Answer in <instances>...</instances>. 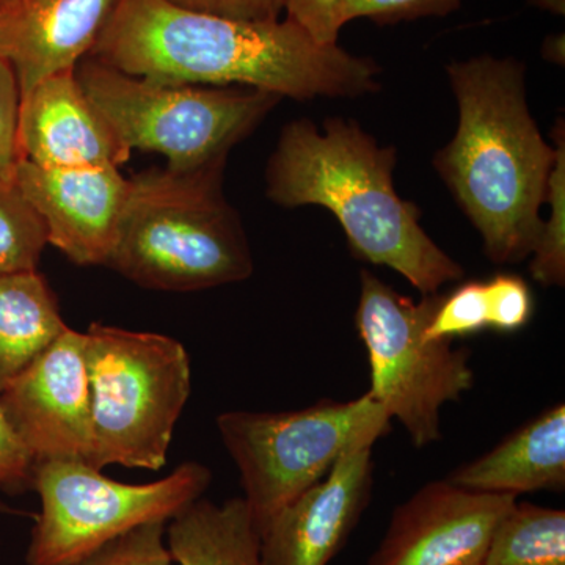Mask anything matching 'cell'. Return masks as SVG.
I'll use <instances>...</instances> for the list:
<instances>
[{
  "label": "cell",
  "instance_id": "cell-23",
  "mask_svg": "<svg viewBox=\"0 0 565 565\" xmlns=\"http://www.w3.org/2000/svg\"><path fill=\"white\" fill-rule=\"evenodd\" d=\"M484 282L487 329L501 333L522 330L534 315L530 285L514 274H498Z\"/></svg>",
  "mask_w": 565,
  "mask_h": 565
},
{
  "label": "cell",
  "instance_id": "cell-5",
  "mask_svg": "<svg viewBox=\"0 0 565 565\" xmlns=\"http://www.w3.org/2000/svg\"><path fill=\"white\" fill-rule=\"evenodd\" d=\"M85 334L95 451L92 467L159 471L192 393L188 351L167 334L93 322Z\"/></svg>",
  "mask_w": 565,
  "mask_h": 565
},
{
  "label": "cell",
  "instance_id": "cell-7",
  "mask_svg": "<svg viewBox=\"0 0 565 565\" xmlns=\"http://www.w3.org/2000/svg\"><path fill=\"white\" fill-rule=\"evenodd\" d=\"M215 423L262 535L285 505L326 478L345 452L373 448L390 433L392 418L364 393L343 403L319 401L302 411L225 412Z\"/></svg>",
  "mask_w": 565,
  "mask_h": 565
},
{
  "label": "cell",
  "instance_id": "cell-26",
  "mask_svg": "<svg viewBox=\"0 0 565 565\" xmlns=\"http://www.w3.org/2000/svg\"><path fill=\"white\" fill-rule=\"evenodd\" d=\"M349 0H285L286 20L321 44H338Z\"/></svg>",
  "mask_w": 565,
  "mask_h": 565
},
{
  "label": "cell",
  "instance_id": "cell-29",
  "mask_svg": "<svg viewBox=\"0 0 565 565\" xmlns=\"http://www.w3.org/2000/svg\"><path fill=\"white\" fill-rule=\"evenodd\" d=\"M174 6L236 21L280 20L285 0H170Z\"/></svg>",
  "mask_w": 565,
  "mask_h": 565
},
{
  "label": "cell",
  "instance_id": "cell-28",
  "mask_svg": "<svg viewBox=\"0 0 565 565\" xmlns=\"http://www.w3.org/2000/svg\"><path fill=\"white\" fill-rule=\"evenodd\" d=\"M35 460L20 440L0 405V490L17 493L32 489Z\"/></svg>",
  "mask_w": 565,
  "mask_h": 565
},
{
  "label": "cell",
  "instance_id": "cell-12",
  "mask_svg": "<svg viewBox=\"0 0 565 565\" xmlns=\"http://www.w3.org/2000/svg\"><path fill=\"white\" fill-rule=\"evenodd\" d=\"M13 181L46 226L47 243L77 266L109 264L129 193L120 169L20 161Z\"/></svg>",
  "mask_w": 565,
  "mask_h": 565
},
{
  "label": "cell",
  "instance_id": "cell-10",
  "mask_svg": "<svg viewBox=\"0 0 565 565\" xmlns=\"http://www.w3.org/2000/svg\"><path fill=\"white\" fill-rule=\"evenodd\" d=\"M0 405L35 465L74 460L92 467L95 434L84 332L68 327L0 392Z\"/></svg>",
  "mask_w": 565,
  "mask_h": 565
},
{
  "label": "cell",
  "instance_id": "cell-25",
  "mask_svg": "<svg viewBox=\"0 0 565 565\" xmlns=\"http://www.w3.org/2000/svg\"><path fill=\"white\" fill-rule=\"evenodd\" d=\"M462 0H349L344 25L351 21H373L377 25L399 24L419 18L446 17L460 9Z\"/></svg>",
  "mask_w": 565,
  "mask_h": 565
},
{
  "label": "cell",
  "instance_id": "cell-13",
  "mask_svg": "<svg viewBox=\"0 0 565 565\" xmlns=\"http://www.w3.org/2000/svg\"><path fill=\"white\" fill-rule=\"evenodd\" d=\"M373 475V448L345 452L264 527L263 565H329L370 503Z\"/></svg>",
  "mask_w": 565,
  "mask_h": 565
},
{
  "label": "cell",
  "instance_id": "cell-3",
  "mask_svg": "<svg viewBox=\"0 0 565 565\" xmlns=\"http://www.w3.org/2000/svg\"><path fill=\"white\" fill-rule=\"evenodd\" d=\"M397 151L381 147L355 121L329 118L282 128L267 163V196L285 207L332 212L356 258L385 266L423 296L462 280L463 269L430 239L422 211L396 193Z\"/></svg>",
  "mask_w": 565,
  "mask_h": 565
},
{
  "label": "cell",
  "instance_id": "cell-6",
  "mask_svg": "<svg viewBox=\"0 0 565 565\" xmlns=\"http://www.w3.org/2000/svg\"><path fill=\"white\" fill-rule=\"evenodd\" d=\"M76 76L129 151L158 152L173 172L225 163L281 102L255 88L156 84L92 57L82 58Z\"/></svg>",
  "mask_w": 565,
  "mask_h": 565
},
{
  "label": "cell",
  "instance_id": "cell-1",
  "mask_svg": "<svg viewBox=\"0 0 565 565\" xmlns=\"http://www.w3.org/2000/svg\"><path fill=\"white\" fill-rule=\"evenodd\" d=\"M87 57L163 85L245 87L280 98H356L379 90L381 68L296 22L236 21L170 0H118Z\"/></svg>",
  "mask_w": 565,
  "mask_h": 565
},
{
  "label": "cell",
  "instance_id": "cell-24",
  "mask_svg": "<svg viewBox=\"0 0 565 565\" xmlns=\"http://www.w3.org/2000/svg\"><path fill=\"white\" fill-rule=\"evenodd\" d=\"M166 526L159 522L137 527L73 565H173Z\"/></svg>",
  "mask_w": 565,
  "mask_h": 565
},
{
  "label": "cell",
  "instance_id": "cell-16",
  "mask_svg": "<svg viewBox=\"0 0 565 565\" xmlns=\"http://www.w3.org/2000/svg\"><path fill=\"white\" fill-rule=\"evenodd\" d=\"M449 482L481 493L563 492L565 405L556 404L504 438L484 456L449 475Z\"/></svg>",
  "mask_w": 565,
  "mask_h": 565
},
{
  "label": "cell",
  "instance_id": "cell-17",
  "mask_svg": "<svg viewBox=\"0 0 565 565\" xmlns=\"http://www.w3.org/2000/svg\"><path fill=\"white\" fill-rule=\"evenodd\" d=\"M166 544L178 565H263L262 535L244 498H200L170 520Z\"/></svg>",
  "mask_w": 565,
  "mask_h": 565
},
{
  "label": "cell",
  "instance_id": "cell-33",
  "mask_svg": "<svg viewBox=\"0 0 565 565\" xmlns=\"http://www.w3.org/2000/svg\"><path fill=\"white\" fill-rule=\"evenodd\" d=\"M9 2V0H0V3Z\"/></svg>",
  "mask_w": 565,
  "mask_h": 565
},
{
  "label": "cell",
  "instance_id": "cell-21",
  "mask_svg": "<svg viewBox=\"0 0 565 565\" xmlns=\"http://www.w3.org/2000/svg\"><path fill=\"white\" fill-rule=\"evenodd\" d=\"M556 158L550 173L545 203L550 206L548 218L542 223L541 234L530 263V274L539 285L561 286L565 282V132L564 121L553 129Z\"/></svg>",
  "mask_w": 565,
  "mask_h": 565
},
{
  "label": "cell",
  "instance_id": "cell-2",
  "mask_svg": "<svg viewBox=\"0 0 565 565\" xmlns=\"http://www.w3.org/2000/svg\"><path fill=\"white\" fill-rule=\"evenodd\" d=\"M459 122L434 167L482 237L494 264L523 262L542 230L556 150L526 102L525 65L481 55L446 66Z\"/></svg>",
  "mask_w": 565,
  "mask_h": 565
},
{
  "label": "cell",
  "instance_id": "cell-14",
  "mask_svg": "<svg viewBox=\"0 0 565 565\" xmlns=\"http://www.w3.org/2000/svg\"><path fill=\"white\" fill-rule=\"evenodd\" d=\"M20 161L52 169L117 167L131 158L77 81L76 68L44 77L22 93Z\"/></svg>",
  "mask_w": 565,
  "mask_h": 565
},
{
  "label": "cell",
  "instance_id": "cell-19",
  "mask_svg": "<svg viewBox=\"0 0 565 565\" xmlns=\"http://www.w3.org/2000/svg\"><path fill=\"white\" fill-rule=\"evenodd\" d=\"M484 565H565L563 509L515 501L494 527Z\"/></svg>",
  "mask_w": 565,
  "mask_h": 565
},
{
  "label": "cell",
  "instance_id": "cell-9",
  "mask_svg": "<svg viewBox=\"0 0 565 565\" xmlns=\"http://www.w3.org/2000/svg\"><path fill=\"white\" fill-rule=\"evenodd\" d=\"M103 470L74 460L35 465L32 489L40 514L31 534L28 565H73L150 523H169L203 498L211 484L206 465L185 462L148 484L114 481Z\"/></svg>",
  "mask_w": 565,
  "mask_h": 565
},
{
  "label": "cell",
  "instance_id": "cell-22",
  "mask_svg": "<svg viewBox=\"0 0 565 565\" xmlns=\"http://www.w3.org/2000/svg\"><path fill=\"white\" fill-rule=\"evenodd\" d=\"M487 329L486 282H462L455 291L441 296L440 303L427 326V340L468 337Z\"/></svg>",
  "mask_w": 565,
  "mask_h": 565
},
{
  "label": "cell",
  "instance_id": "cell-20",
  "mask_svg": "<svg viewBox=\"0 0 565 565\" xmlns=\"http://www.w3.org/2000/svg\"><path fill=\"white\" fill-rule=\"evenodd\" d=\"M47 232L13 178L0 177V274L39 270Z\"/></svg>",
  "mask_w": 565,
  "mask_h": 565
},
{
  "label": "cell",
  "instance_id": "cell-18",
  "mask_svg": "<svg viewBox=\"0 0 565 565\" xmlns=\"http://www.w3.org/2000/svg\"><path fill=\"white\" fill-rule=\"evenodd\" d=\"M66 329L57 297L39 270L0 274V392Z\"/></svg>",
  "mask_w": 565,
  "mask_h": 565
},
{
  "label": "cell",
  "instance_id": "cell-32",
  "mask_svg": "<svg viewBox=\"0 0 565 565\" xmlns=\"http://www.w3.org/2000/svg\"><path fill=\"white\" fill-rule=\"evenodd\" d=\"M0 511H9V509L6 508L2 503H0Z\"/></svg>",
  "mask_w": 565,
  "mask_h": 565
},
{
  "label": "cell",
  "instance_id": "cell-15",
  "mask_svg": "<svg viewBox=\"0 0 565 565\" xmlns=\"http://www.w3.org/2000/svg\"><path fill=\"white\" fill-rule=\"evenodd\" d=\"M118 0H9L0 3V58L17 74L20 92L74 70L87 57Z\"/></svg>",
  "mask_w": 565,
  "mask_h": 565
},
{
  "label": "cell",
  "instance_id": "cell-31",
  "mask_svg": "<svg viewBox=\"0 0 565 565\" xmlns=\"http://www.w3.org/2000/svg\"><path fill=\"white\" fill-rule=\"evenodd\" d=\"M530 3L555 14H564V0H530Z\"/></svg>",
  "mask_w": 565,
  "mask_h": 565
},
{
  "label": "cell",
  "instance_id": "cell-11",
  "mask_svg": "<svg viewBox=\"0 0 565 565\" xmlns=\"http://www.w3.org/2000/svg\"><path fill=\"white\" fill-rule=\"evenodd\" d=\"M515 501L448 479L429 482L394 509L367 565H484L494 527Z\"/></svg>",
  "mask_w": 565,
  "mask_h": 565
},
{
  "label": "cell",
  "instance_id": "cell-27",
  "mask_svg": "<svg viewBox=\"0 0 565 565\" xmlns=\"http://www.w3.org/2000/svg\"><path fill=\"white\" fill-rule=\"evenodd\" d=\"M21 92L10 63L0 58V177L13 178L20 162L18 151V118Z\"/></svg>",
  "mask_w": 565,
  "mask_h": 565
},
{
  "label": "cell",
  "instance_id": "cell-30",
  "mask_svg": "<svg viewBox=\"0 0 565 565\" xmlns=\"http://www.w3.org/2000/svg\"><path fill=\"white\" fill-rule=\"evenodd\" d=\"M545 61L564 63V35L548 36L542 47Z\"/></svg>",
  "mask_w": 565,
  "mask_h": 565
},
{
  "label": "cell",
  "instance_id": "cell-4",
  "mask_svg": "<svg viewBox=\"0 0 565 565\" xmlns=\"http://www.w3.org/2000/svg\"><path fill=\"white\" fill-rule=\"evenodd\" d=\"M223 167L152 169L131 178L107 267L154 291H203L247 280L250 245L223 195Z\"/></svg>",
  "mask_w": 565,
  "mask_h": 565
},
{
  "label": "cell",
  "instance_id": "cell-8",
  "mask_svg": "<svg viewBox=\"0 0 565 565\" xmlns=\"http://www.w3.org/2000/svg\"><path fill=\"white\" fill-rule=\"evenodd\" d=\"M440 300L437 292L415 302L362 270L355 323L370 359L367 394L399 422L416 448L440 440L441 408L475 385L470 352L424 334Z\"/></svg>",
  "mask_w": 565,
  "mask_h": 565
}]
</instances>
